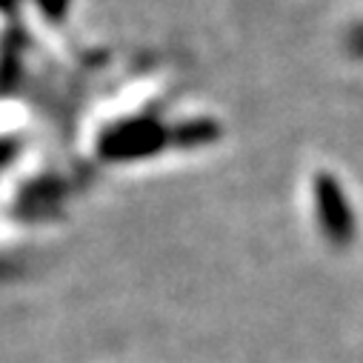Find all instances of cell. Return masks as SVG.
Listing matches in <instances>:
<instances>
[{"instance_id":"7a4b0ae2","label":"cell","mask_w":363,"mask_h":363,"mask_svg":"<svg viewBox=\"0 0 363 363\" xmlns=\"http://www.w3.org/2000/svg\"><path fill=\"white\" fill-rule=\"evenodd\" d=\"M166 143V132L152 123H129V126H118L106 140H104V152L109 157H140V155H152Z\"/></svg>"},{"instance_id":"3957f363","label":"cell","mask_w":363,"mask_h":363,"mask_svg":"<svg viewBox=\"0 0 363 363\" xmlns=\"http://www.w3.org/2000/svg\"><path fill=\"white\" fill-rule=\"evenodd\" d=\"M352 49H354V55H363V29L352 35Z\"/></svg>"},{"instance_id":"6da1fadb","label":"cell","mask_w":363,"mask_h":363,"mask_svg":"<svg viewBox=\"0 0 363 363\" xmlns=\"http://www.w3.org/2000/svg\"><path fill=\"white\" fill-rule=\"evenodd\" d=\"M315 206H318V218L323 232L329 235L332 243L343 246L352 240L354 223H352V209L337 186V180L332 174H318L315 177Z\"/></svg>"}]
</instances>
